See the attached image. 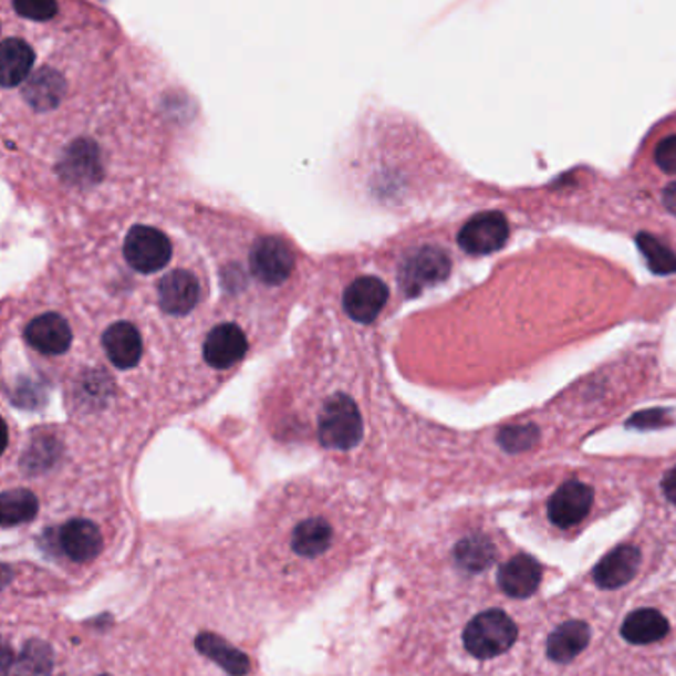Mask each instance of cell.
I'll return each mask as SVG.
<instances>
[{
    "mask_svg": "<svg viewBox=\"0 0 676 676\" xmlns=\"http://www.w3.org/2000/svg\"><path fill=\"white\" fill-rule=\"evenodd\" d=\"M12 9L24 19L37 20V22H49L58 14L56 2H44V0H32V2H14Z\"/></svg>",
    "mask_w": 676,
    "mask_h": 676,
    "instance_id": "28",
    "label": "cell"
},
{
    "mask_svg": "<svg viewBox=\"0 0 676 676\" xmlns=\"http://www.w3.org/2000/svg\"><path fill=\"white\" fill-rule=\"evenodd\" d=\"M157 295L165 314L187 315L199 304V278L191 270H171L159 280Z\"/></svg>",
    "mask_w": 676,
    "mask_h": 676,
    "instance_id": "9",
    "label": "cell"
},
{
    "mask_svg": "<svg viewBox=\"0 0 676 676\" xmlns=\"http://www.w3.org/2000/svg\"><path fill=\"white\" fill-rule=\"evenodd\" d=\"M663 417H665V410H647V413H641L637 417H633L631 425L641 427V429L658 427V425H663Z\"/></svg>",
    "mask_w": 676,
    "mask_h": 676,
    "instance_id": "30",
    "label": "cell"
},
{
    "mask_svg": "<svg viewBox=\"0 0 676 676\" xmlns=\"http://www.w3.org/2000/svg\"><path fill=\"white\" fill-rule=\"evenodd\" d=\"M450 272V258L440 248L423 247L405 258L401 267V287L409 295L443 282Z\"/></svg>",
    "mask_w": 676,
    "mask_h": 676,
    "instance_id": "5",
    "label": "cell"
},
{
    "mask_svg": "<svg viewBox=\"0 0 676 676\" xmlns=\"http://www.w3.org/2000/svg\"><path fill=\"white\" fill-rule=\"evenodd\" d=\"M590 627L583 621H568L553 631L545 643V653L553 663H572L590 643Z\"/></svg>",
    "mask_w": 676,
    "mask_h": 676,
    "instance_id": "16",
    "label": "cell"
},
{
    "mask_svg": "<svg viewBox=\"0 0 676 676\" xmlns=\"http://www.w3.org/2000/svg\"><path fill=\"white\" fill-rule=\"evenodd\" d=\"M663 202L673 215L676 217V181L670 183L665 193H663Z\"/></svg>",
    "mask_w": 676,
    "mask_h": 676,
    "instance_id": "32",
    "label": "cell"
},
{
    "mask_svg": "<svg viewBox=\"0 0 676 676\" xmlns=\"http://www.w3.org/2000/svg\"><path fill=\"white\" fill-rule=\"evenodd\" d=\"M195 645L205 657L225 668L230 676H245L250 670V661L239 648L232 647L225 638L215 633H200Z\"/></svg>",
    "mask_w": 676,
    "mask_h": 676,
    "instance_id": "19",
    "label": "cell"
},
{
    "mask_svg": "<svg viewBox=\"0 0 676 676\" xmlns=\"http://www.w3.org/2000/svg\"><path fill=\"white\" fill-rule=\"evenodd\" d=\"M637 245L641 252L647 258L648 267L657 274H673L676 272V257L661 240L651 235H638Z\"/></svg>",
    "mask_w": 676,
    "mask_h": 676,
    "instance_id": "26",
    "label": "cell"
},
{
    "mask_svg": "<svg viewBox=\"0 0 676 676\" xmlns=\"http://www.w3.org/2000/svg\"><path fill=\"white\" fill-rule=\"evenodd\" d=\"M334 538L332 526L327 524L322 518H310L302 524L295 526L292 533V548L298 555L304 558H318L324 553Z\"/></svg>",
    "mask_w": 676,
    "mask_h": 676,
    "instance_id": "20",
    "label": "cell"
},
{
    "mask_svg": "<svg viewBox=\"0 0 676 676\" xmlns=\"http://www.w3.org/2000/svg\"><path fill=\"white\" fill-rule=\"evenodd\" d=\"M540 583H542V565L524 553L510 558L498 572L500 590L516 600H526L533 595Z\"/></svg>",
    "mask_w": 676,
    "mask_h": 676,
    "instance_id": "13",
    "label": "cell"
},
{
    "mask_svg": "<svg viewBox=\"0 0 676 676\" xmlns=\"http://www.w3.org/2000/svg\"><path fill=\"white\" fill-rule=\"evenodd\" d=\"M37 514H39V500L24 488L9 490L0 498V518L4 528L30 522Z\"/></svg>",
    "mask_w": 676,
    "mask_h": 676,
    "instance_id": "22",
    "label": "cell"
},
{
    "mask_svg": "<svg viewBox=\"0 0 676 676\" xmlns=\"http://www.w3.org/2000/svg\"><path fill=\"white\" fill-rule=\"evenodd\" d=\"M52 648L44 641H29L19 661L14 663V675L17 676H50L52 673Z\"/></svg>",
    "mask_w": 676,
    "mask_h": 676,
    "instance_id": "25",
    "label": "cell"
},
{
    "mask_svg": "<svg viewBox=\"0 0 676 676\" xmlns=\"http://www.w3.org/2000/svg\"><path fill=\"white\" fill-rule=\"evenodd\" d=\"M593 505V490L580 480H570L553 492L548 505V514L553 524L560 528H572L580 524L590 514Z\"/></svg>",
    "mask_w": 676,
    "mask_h": 676,
    "instance_id": "10",
    "label": "cell"
},
{
    "mask_svg": "<svg viewBox=\"0 0 676 676\" xmlns=\"http://www.w3.org/2000/svg\"><path fill=\"white\" fill-rule=\"evenodd\" d=\"M621 635L633 645H653L668 635V621L657 610H637L628 615Z\"/></svg>",
    "mask_w": 676,
    "mask_h": 676,
    "instance_id": "18",
    "label": "cell"
},
{
    "mask_svg": "<svg viewBox=\"0 0 676 676\" xmlns=\"http://www.w3.org/2000/svg\"><path fill=\"white\" fill-rule=\"evenodd\" d=\"M124 254L135 272L153 274L171 262V240L162 230L137 225L125 237Z\"/></svg>",
    "mask_w": 676,
    "mask_h": 676,
    "instance_id": "3",
    "label": "cell"
},
{
    "mask_svg": "<svg viewBox=\"0 0 676 676\" xmlns=\"http://www.w3.org/2000/svg\"><path fill=\"white\" fill-rule=\"evenodd\" d=\"M102 347H104L105 357L117 370H132L139 363L142 353H144L142 335L129 322H115L110 325L102 335Z\"/></svg>",
    "mask_w": 676,
    "mask_h": 676,
    "instance_id": "12",
    "label": "cell"
},
{
    "mask_svg": "<svg viewBox=\"0 0 676 676\" xmlns=\"http://www.w3.org/2000/svg\"><path fill=\"white\" fill-rule=\"evenodd\" d=\"M24 96L34 110L46 112L60 104V100L64 96V82L54 70L44 67L30 80L29 86L24 90Z\"/></svg>",
    "mask_w": 676,
    "mask_h": 676,
    "instance_id": "21",
    "label": "cell"
},
{
    "mask_svg": "<svg viewBox=\"0 0 676 676\" xmlns=\"http://www.w3.org/2000/svg\"><path fill=\"white\" fill-rule=\"evenodd\" d=\"M0 80L2 86L14 87L19 86L20 82H24L34 64V52L30 49L29 42H24L17 37L2 40V50H0Z\"/></svg>",
    "mask_w": 676,
    "mask_h": 676,
    "instance_id": "17",
    "label": "cell"
},
{
    "mask_svg": "<svg viewBox=\"0 0 676 676\" xmlns=\"http://www.w3.org/2000/svg\"><path fill=\"white\" fill-rule=\"evenodd\" d=\"M318 437L325 448L335 450H350L362 440V413L352 397L337 393L325 401L318 423Z\"/></svg>",
    "mask_w": 676,
    "mask_h": 676,
    "instance_id": "1",
    "label": "cell"
},
{
    "mask_svg": "<svg viewBox=\"0 0 676 676\" xmlns=\"http://www.w3.org/2000/svg\"><path fill=\"white\" fill-rule=\"evenodd\" d=\"M64 171L72 181H94L100 173L97 149L90 142H77L66 155Z\"/></svg>",
    "mask_w": 676,
    "mask_h": 676,
    "instance_id": "24",
    "label": "cell"
},
{
    "mask_svg": "<svg viewBox=\"0 0 676 676\" xmlns=\"http://www.w3.org/2000/svg\"><path fill=\"white\" fill-rule=\"evenodd\" d=\"M655 162L663 171L676 175V135H668L657 145Z\"/></svg>",
    "mask_w": 676,
    "mask_h": 676,
    "instance_id": "29",
    "label": "cell"
},
{
    "mask_svg": "<svg viewBox=\"0 0 676 676\" xmlns=\"http://www.w3.org/2000/svg\"><path fill=\"white\" fill-rule=\"evenodd\" d=\"M510 227L505 215L490 210L468 220L458 232V245L472 257H485L505 247Z\"/></svg>",
    "mask_w": 676,
    "mask_h": 676,
    "instance_id": "6",
    "label": "cell"
},
{
    "mask_svg": "<svg viewBox=\"0 0 676 676\" xmlns=\"http://www.w3.org/2000/svg\"><path fill=\"white\" fill-rule=\"evenodd\" d=\"M389 300V288L377 277L355 278L343 292V310L360 324H372Z\"/></svg>",
    "mask_w": 676,
    "mask_h": 676,
    "instance_id": "7",
    "label": "cell"
},
{
    "mask_svg": "<svg viewBox=\"0 0 676 676\" xmlns=\"http://www.w3.org/2000/svg\"><path fill=\"white\" fill-rule=\"evenodd\" d=\"M663 492L676 506V467L673 470H668L665 478H663Z\"/></svg>",
    "mask_w": 676,
    "mask_h": 676,
    "instance_id": "31",
    "label": "cell"
},
{
    "mask_svg": "<svg viewBox=\"0 0 676 676\" xmlns=\"http://www.w3.org/2000/svg\"><path fill=\"white\" fill-rule=\"evenodd\" d=\"M105 676V675H104Z\"/></svg>",
    "mask_w": 676,
    "mask_h": 676,
    "instance_id": "33",
    "label": "cell"
},
{
    "mask_svg": "<svg viewBox=\"0 0 676 676\" xmlns=\"http://www.w3.org/2000/svg\"><path fill=\"white\" fill-rule=\"evenodd\" d=\"M248 352V340L237 324H219L210 330L202 343V357L215 370H229L242 362Z\"/></svg>",
    "mask_w": 676,
    "mask_h": 676,
    "instance_id": "8",
    "label": "cell"
},
{
    "mask_svg": "<svg viewBox=\"0 0 676 676\" xmlns=\"http://www.w3.org/2000/svg\"><path fill=\"white\" fill-rule=\"evenodd\" d=\"M641 553L635 545H620L607 553L593 570V580L601 590H617L635 578Z\"/></svg>",
    "mask_w": 676,
    "mask_h": 676,
    "instance_id": "14",
    "label": "cell"
},
{
    "mask_svg": "<svg viewBox=\"0 0 676 676\" xmlns=\"http://www.w3.org/2000/svg\"><path fill=\"white\" fill-rule=\"evenodd\" d=\"M495 545L485 535H468L455 550L458 565L468 572H482L495 562Z\"/></svg>",
    "mask_w": 676,
    "mask_h": 676,
    "instance_id": "23",
    "label": "cell"
},
{
    "mask_svg": "<svg viewBox=\"0 0 676 676\" xmlns=\"http://www.w3.org/2000/svg\"><path fill=\"white\" fill-rule=\"evenodd\" d=\"M24 340L44 355H62L72 345V330L60 314H40L27 325Z\"/></svg>",
    "mask_w": 676,
    "mask_h": 676,
    "instance_id": "11",
    "label": "cell"
},
{
    "mask_svg": "<svg viewBox=\"0 0 676 676\" xmlns=\"http://www.w3.org/2000/svg\"><path fill=\"white\" fill-rule=\"evenodd\" d=\"M518 638V627L505 611H482L465 628V647L472 657L495 658L512 647Z\"/></svg>",
    "mask_w": 676,
    "mask_h": 676,
    "instance_id": "2",
    "label": "cell"
},
{
    "mask_svg": "<svg viewBox=\"0 0 676 676\" xmlns=\"http://www.w3.org/2000/svg\"><path fill=\"white\" fill-rule=\"evenodd\" d=\"M538 438H540V430L535 429L533 425H516V427H506L500 430L498 443L508 453H524L535 447Z\"/></svg>",
    "mask_w": 676,
    "mask_h": 676,
    "instance_id": "27",
    "label": "cell"
},
{
    "mask_svg": "<svg viewBox=\"0 0 676 676\" xmlns=\"http://www.w3.org/2000/svg\"><path fill=\"white\" fill-rule=\"evenodd\" d=\"M248 264H250L252 277L257 278L258 282L267 287H280L287 282L294 270V250L282 239L264 237L258 240L250 250Z\"/></svg>",
    "mask_w": 676,
    "mask_h": 676,
    "instance_id": "4",
    "label": "cell"
},
{
    "mask_svg": "<svg viewBox=\"0 0 676 676\" xmlns=\"http://www.w3.org/2000/svg\"><path fill=\"white\" fill-rule=\"evenodd\" d=\"M62 550L70 560L86 563L102 552L104 538L94 522L90 520H70L60 532Z\"/></svg>",
    "mask_w": 676,
    "mask_h": 676,
    "instance_id": "15",
    "label": "cell"
}]
</instances>
